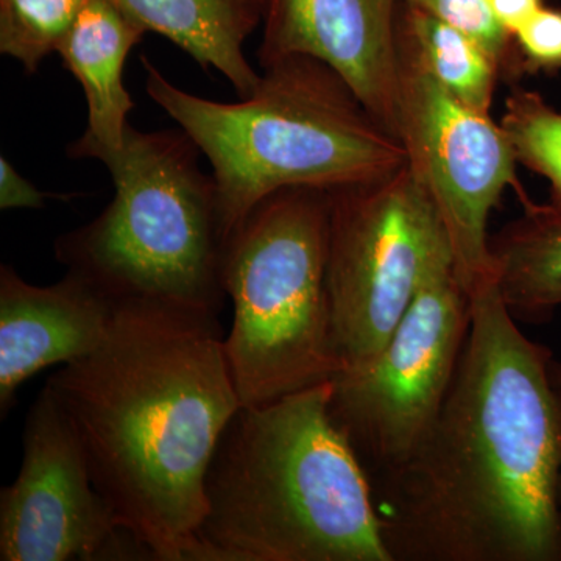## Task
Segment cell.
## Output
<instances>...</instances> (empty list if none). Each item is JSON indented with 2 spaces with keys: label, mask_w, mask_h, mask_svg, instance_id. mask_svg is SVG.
Instances as JSON below:
<instances>
[{
  "label": "cell",
  "mask_w": 561,
  "mask_h": 561,
  "mask_svg": "<svg viewBox=\"0 0 561 561\" xmlns=\"http://www.w3.org/2000/svg\"><path fill=\"white\" fill-rule=\"evenodd\" d=\"M330 192L286 187L232 232L221 280L234 320L228 364L245 408L330 382L345 368L328 298Z\"/></svg>",
  "instance_id": "obj_6"
},
{
  "label": "cell",
  "mask_w": 561,
  "mask_h": 561,
  "mask_svg": "<svg viewBox=\"0 0 561 561\" xmlns=\"http://www.w3.org/2000/svg\"><path fill=\"white\" fill-rule=\"evenodd\" d=\"M144 35L111 0H88L80 11L57 50L88 103V130L69 147L119 149L135 108L124 84L125 61Z\"/></svg>",
  "instance_id": "obj_13"
},
{
  "label": "cell",
  "mask_w": 561,
  "mask_h": 561,
  "mask_svg": "<svg viewBox=\"0 0 561 561\" xmlns=\"http://www.w3.org/2000/svg\"><path fill=\"white\" fill-rule=\"evenodd\" d=\"M553 376H556V381L561 387V362H553Z\"/></svg>",
  "instance_id": "obj_23"
},
{
  "label": "cell",
  "mask_w": 561,
  "mask_h": 561,
  "mask_svg": "<svg viewBox=\"0 0 561 561\" xmlns=\"http://www.w3.org/2000/svg\"><path fill=\"white\" fill-rule=\"evenodd\" d=\"M88 0H0V51L35 73L55 54Z\"/></svg>",
  "instance_id": "obj_18"
},
{
  "label": "cell",
  "mask_w": 561,
  "mask_h": 561,
  "mask_svg": "<svg viewBox=\"0 0 561 561\" xmlns=\"http://www.w3.org/2000/svg\"><path fill=\"white\" fill-rule=\"evenodd\" d=\"M22 445L20 474L0 491V560H150L95 489L79 437L46 386Z\"/></svg>",
  "instance_id": "obj_10"
},
{
  "label": "cell",
  "mask_w": 561,
  "mask_h": 561,
  "mask_svg": "<svg viewBox=\"0 0 561 561\" xmlns=\"http://www.w3.org/2000/svg\"><path fill=\"white\" fill-rule=\"evenodd\" d=\"M471 317L453 253L443 254L382 350L332 379V420L367 472L394 470L424 440L451 389Z\"/></svg>",
  "instance_id": "obj_8"
},
{
  "label": "cell",
  "mask_w": 561,
  "mask_h": 561,
  "mask_svg": "<svg viewBox=\"0 0 561 561\" xmlns=\"http://www.w3.org/2000/svg\"><path fill=\"white\" fill-rule=\"evenodd\" d=\"M331 397L332 381L236 412L206 471L205 561H393Z\"/></svg>",
  "instance_id": "obj_3"
},
{
  "label": "cell",
  "mask_w": 561,
  "mask_h": 561,
  "mask_svg": "<svg viewBox=\"0 0 561 561\" xmlns=\"http://www.w3.org/2000/svg\"><path fill=\"white\" fill-rule=\"evenodd\" d=\"M401 2L426 11L478 41L500 65L502 76H508L511 79L523 76V61L516 49L515 38L496 20L489 0H401Z\"/></svg>",
  "instance_id": "obj_19"
},
{
  "label": "cell",
  "mask_w": 561,
  "mask_h": 561,
  "mask_svg": "<svg viewBox=\"0 0 561 561\" xmlns=\"http://www.w3.org/2000/svg\"><path fill=\"white\" fill-rule=\"evenodd\" d=\"M117 302L76 273L51 286L27 283L0 267V413L5 419L22 383L44 368L72 364L98 350Z\"/></svg>",
  "instance_id": "obj_12"
},
{
  "label": "cell",
  "mask_w": 561,
  "mask_h": 561,
  "mask_svg": "<svg viewBox=\"0 0 561 561\" xmlns=\"http://www.w3.org/2000/svg\"><path fill=\"white\" fill-rule=\"evenodd\" d=\"M92 482L150 560L205 561L198 529L221 432L242 408L219 316L117 302L108 334L46 383Z\"/></svg>",
  "instance_id": "obj_2"
},
{
  "label": "cell",
  "mask_w": 561,
  "mask_h": 561,
  "mask_svg": "<svg viewBox=\"0 0 561 561\" xmlns=\"http://www.w3.org/2000/svg\"><path fill=\"white\" fill-rule=\"evenodd\" d=\"M398 49L419 62L432 79L465 105L491 114L501 68L467 33L401 2Z\"/></svg>",
  "instance_id": "obj_16"
},
{
  "label": "cell",
  "mask_w": 561,
  "mask_h": 561,
  "mask_svg": "<svg viewBox=\"0 0 561 561\" xmlns=\"http://www.w3.org/2000/svg\"><path fill=\"white\" fill-rule=\"evenodd\" d=\"M400 5L401 0H268L260 66L289 55L327 62L397 136Z\"/></svg>",
  "instance_id": "obj_11"
},
{
  "label": "cell",
  "mask_w": 561,
  "mask_h": 561,
  "mask_svg": "<svg viewBox=\"0 0 561 561\" xmlns=\"http://www.w3.org/2000/svg\"><path fill=\"white\" fill-rule=\"evenodd\" d=\"M184 130L128 125L119 149L68 147L73 160L101 161L113 202L55 241V256L111 300H154L219 316L225 242L216 183Z\"/></svg>",
  "instance_id": "obj_5"
},
{
  "label": "cell",
  "mask_w": 561,
  "mask_h": 561,
  "mask_svg": "<svg viewBox=\"0 0 561 561\" xmlns=\"http://www.w3.org/2000/svg\"><path fill=\"white\" fill-rule=\"evenodd\" d=\"M490 236L497 290L515 320L545 321L561 308V203H523Z\"/></svg>",
  "instance_id": "obj_15"
},
{
  "label": "cell",
  "mask_w": 561,
  "mask_h": 561,
  "mask_svg": "<svg viewBox=\"0 0 561 561\" xmlns=\"http://www.w3.org/2000/svg\"><path fill=\"white\" fill-rule=\"evenodd\" d=\"M513 38L524 72H561V9L541 7Z\"/></svg>",
  "instance_id": "obj_20"
},
{
  "label": "cell",
  "mask_w": 561,
  "mask_h": 561,
  "mask_svg": "<svg viewBox=\"0 0 561 561\" xmlns=\"http://www.w3.org/2000/svg\"><path fill=\"white\" fill-rule=\"evenodd\" d=\"M330 198L328 298L339 353L353 368L382 350L435 262L453 251L408 165L390 179L331 191Z\"/></svg>",
  "instance_id": "obj_7"
},
{
  "label": "cell",
  "mask_w": 561,
  "mask_h": 561,
  "mask_svg": "<svg viewBox=\"0 0 561 561\" xmlns=\"http://www.w3.org/2000/svg\"><path fill=\"white\" fill-rule=\"evenodd\" d=\"M58 197L38 190L5 157L0 158V209H39L49 198Z\"/></svg>",
  "instance_id": "obj_21"
},
{
  "label": "cell",
  "mask_w": 561,
  "mask_h": 561,
  "mask_svg": "<svg viewBox=\"0 0 561 561\" xmlns=\"http://www.w3.org/2000/svg\"><path fill=\"white\" fill-rule=\"evenodd\" d=\"M470 334L437 420L371 481L393 561H561V387L496 280L471 294Z\"/></svg>",
  "instance_id": "obj_1"
},
{
  "label": "cell",
  "mask_w": 561,
  "mask_h": 561,
  "mask_svg": "<svg viewBox=\"0 0 561 561\" xmlns=\"http://www.w3.org/2000/svg\"><path fill=\"white\" fill-rule=\"evenodd\" d=\"M491 11L512 36L545 7V0H489Z\"/></svg>",
  "instance_id": "obj_22"
},
{
  "label": "cell",
  "mask_w": 561,
  "mask_h": 561,
  "mask_svg": "<svg viewBox=\"0 0 561 561\" xmlns=\"http://www.w3.org/2000/svg\"><path fill=\"white\" fill-rule=\"evenodd\" d=\"M146 91L190 135L213 169L225 245L268 195L286 187L335 191L405 168L400 139L376 119L337 70L309 55L261 66L238 103L209 101L140 57Z\"/></svg>",
  "instance_id": "obj_4"
},
{
  "label": "cell",
  "mask_w": 561,
  "mask_h": 561,
  "mask_svg": "<svg viewBox=\"0 0 561 561\" xmlns=\"http://www.w3.org/2000/svg\"><path fill=\"white\" fill-rule=\"evenodd\" d=\"M397 136L405 165L437 209L451 245L454 272L471 297L494 279L491 210L511 187L523 203L529 202L511 142L491 114L454 98L401 50Z\"/></svg>",
  "instance_id": "obj_9"
},
{
  "label": "cell",
  "mask_w": 561,
  "mask_h": 561,
  "mask_svg": "<svg viewBox=\"0 0 561 561\" xmlns=\"http://www.w3.org/2000/svg\"><path fill=\"white\" fill-rule=\"evenodd\" d=\"M144 32L172 41L206 72H220L241 99L261 73L245 55L247 39L264 22L268 0H111Z\"/></svg>",
  "instance_id": "obj_14"
},
{
  "label": "cell",
  "mask_w": 561,
  "mask_h": 561,
  "mask_svg": "<svg viewBox=\"0 0 561 561\" xmlns=\"http://www.w3.org/2000/svg\"><path fill=\"white\" fill-rule=\"evenodd\" d=\"M518 164L545 176L551 202L561 203V113L540 92L515 88L500 121Z\"/></svg>",
  "instance_id": "obj_17"
}]
</instances>
